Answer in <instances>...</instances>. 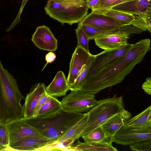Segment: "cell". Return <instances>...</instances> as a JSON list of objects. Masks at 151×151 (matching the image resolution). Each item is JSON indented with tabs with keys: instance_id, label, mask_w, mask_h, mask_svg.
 <instances>
[{
	"instance_id": "44dd1931",
	"label": "cell",
	"mask_w": 151,
	"mask_h": 151,
	"mask_svg": "<svg viewBox=\"0 0 151 151\" xmlns=\"http://www.w3.org/2000/svg\"><path fill=\"white\" fill-rule=\"evenodd\" d=\"M131 116V114H118L109 119L101 126L107 136L113 137L116 132L124 125V122Z\"/></svg>"
},
{
	"instance_id": "7a4b0ae2",
	"label": "cell",
	"mask_w": 151,
	"mask_h": 151,
	"mask_svg": "<svg viewBox=\"0 0 151 151\" xmlns=\"http://www.w3.org/2000/svg\"><path fill=\"white\" fill-rule=\"evenodd\" d=\"M24 97L17 81L0 60V122L7 123L23 117L21 101Z\"/></svg>"
},
{
	"instance_id": "cb8c5ba5",
	"label": "cell",
	"mask_w": 151,
	"mask_h": 151,
	"mask_svg": "<svg viewBox=\"0 0 151 151\" xmlns=\"http://www.w3.org/2000/svg\"><path fill=\"white\" fill-rule=\"evenodd\" d=\"M84 142H103L112 144L114 142V137L106 136L100 125L93 129L88 134L82 136Z\"/></svg>"
},
{
	"instance_id": "ba28073f",
	"label": "cell",
	"mask_w": 151,
	"mask_h": 151,
	"mask_svg": "<svg viewBox=\"0 0 151 151\" xmlns=\"http://www.w3.org/2000/svg\"><path fill=\"white\" fill-rule=\"evenodd\" d=\"M151 139V127L135 129L123 126L114 136V142L122 145Z\"/></svg>"
},
{
	"instance_id": "277c9868",
	"label": "cell",
	"mask_w": 151,
	"mask_h": 151,
	"mask_svg": "<svg viewBox=\"0 0 151 151\" xmlns=\"http://www.w3.org/2000/svg\"><path fill=\"white\" fill-rule=\"evenodd\" d=\"M85 0H47L45 7L47 14L62 24L78 23L87 15Z\"/></svg>"
},
{
	"instance_id": "ac0fdd59",
	"label": "cell",
	"mask_w": 151,
	"mask_h": 151,
	"mask_svg": "<svg viewBox=\"0 0 151 151\" xmlns=\"http://www.w3.org/2000/svg\"><path fill=\"white\" fill-rule=\"evenodd\" d=\"M83 24L101 29L123 26L119 22L104 15L92 12L80 22Z\"/></svg>"
},
{
	"instance_id": "8fae6325",
	"label": "cell",
	"mask_w": 151,
	"mask_h": 151,
	"mask_svg": "<svg viewBox=\"0 0 151 151\" xmlns=\"http://www.w3.org/2000/svg\"><path fill=\"white\" fill-rule=\"evenodd\" d=\"M91 55L77 45L72 55L67 78L69 88L75 83Z\"/></svg>"
},
{
	"instance_id": "52a82bcc",
	"label": "cell",
	"mask_w": 151,
	"mask_h": 151,
	"mask_svg": "<svg viewBox=\"0 0 151 151\" xmlns=\"http://www.w3.org/2000/svg\"><path fill=\"white\" fill-rule=\"evenodd\" d=\"M132 45L128 43L119 49L104 50L96 55H93V60L85 81L123 56L131 49Z\"/></svg>"
},
{
	"instance_id": "83f0119b",
	"label": "cell",
	"mask_w": 151,
	"mask_h": 151,
	"mask_svg": "<svg viewBox=\"0 0 151 151\" xmlns=\"http://www.w3.org/2000/svg\"><path fill=\"white\" fill-rule=\"evenodd\" d=\"M75 31L78 39V45L90 53L88 49L89 40L79 24Z\"/></svg>"
},
{
	"instance_id": "ffe728a7",
	"label": "cell",
	"mask_w": 151,
	"mask_h": 151,
	"mask_svg": "<svg viewBox=\"0 0 151 151\" xmlns=\"http://www.w3.org/2000/svg\"><path fill=\"white\" fill-rule=\"evenodd\" d=\"M92 12L102 14L119 22L122 26H130L135 19L132 14L109 8L97 9Z\"/></svg>"
},
{
	"instance_id": "d590c367",
	"label": "cell",
	"mask_w": 151,
	"mask_h": 151,
	"mask_svg": "<svg viewBox=\"0 0 151 151\" xmlns=\"http://www.w3.org/2000/svg\"><path fill=\"white\" fill-rule=\"evenodd\" d=\"M100 0H85L89 8L93 9L99 2Z\"/></svg>"
},
{
	"instance_id": "d4e9b609",
	"label": "cell",
	"mask_w": 151,
	"mask_h": 151,
	"mask_svg": "<svg viewBox=\"0 0 151 151\" xmlns=\"http://www.w3.org/2000/svg\"><path fill=\"white\" fill-rule=\"evenodd\" d=\"M62 109L60 101L56 97L49 95L46 102L40 109L35 116H41L50 114Z\"/></svg>"
},
{
	"instance_id": "9c48e42d",
	"label": "cell",
	"mask_w": 151,
	"mask_h": 151,
	"mask_svg": "<svg viewBox=\"0 0 151 151\" xmlns=\"http://www.w3.org/2000/svg\"><path fill=\"white\" fill-rule=\"evenodd\" d=\"M6 125L8 132L9 145L26 137L42 135L35 128L27 122L23 117L6 123Z\"/></svg>"
},
{
	"instance_id": "5b68a950",
	"label": "cell",
	"mask_w": 151,
	"mask_h": 151,
	"mask_svg": "<svg viewBox=\"0 0 151 151\" xmlns=\"http://www.w3.org/2000/svg\"><path fill=\"white\" fill-rule=\"evenodd\" d=\"M116 96L99 100L97 104L87 112L88 114L87 124L82 136L101 125L115 115L131 114L124 109L122 97Z\"/></svg>"
},
{
	"instance_id": "603a6c76",
	"label": "cell",
	"mask_w": 151,
	"mask_h": 151,
	"mask_svg": "<svg viewBox=\"0 0 151 151\" xmlns=\"http://www.w3.org/2000/svg\"><path fill=\"white\" fill-rule=\"evenodd\" d=\"M71 151H116L112 144L103 142H82L78 140L70 148Z\"/></svg>"
},
{
	"instance_id": "484cf974",
	"label": "cell",
	"mask_w": 151,
	"mask_h": 151,
	"mask_svg": "<svg viewBox=\"0 0 151 151\" xmlns=\"http://www.w3.org/2000/svg\"><path fill=\"white\" fill-rule=\"evenodd\" d=\"M93 55L91 54L88 62L84 66L80 74L76 78L75 83L69 88L70 90H81L84 82L89 67L93 60Z\"/></svg>"
},
{
	"instance_id": "3957f363",
	"label": "cell",
	"mask_w": 151,
	"mask_h": 151,
	"mask_svg": "<svg viewBox=\"0 0 151 151\" xmlns=\"http://www.w3.org/2000/svg\"><path fill=\"white\" fill-rule=\"evenodd\" d=\"M85 113L67 111L62 109L48 115L23 118L42 136L56 142Z\"/></svg>"
},
{
	"instance_id": "d6986e66",
	"label": "cell",
	"mask_w": 151,
	"mask_h": 151,
	"mask_svg": "<svg viewBox=\"0 0 151 151\" xmlns=\"http://www.w3.org/2000/svg\"><path fill=\"white\" fill-rule=\"evenodd\" d=\"M69 90L67 78L61 71L57 73L52 82L45 89L46 92L49 95L55 97L65 96Z\"/></svg>"
},
{
	"instance_id": "f1b7e54d",
	"label": "cell",
	"mask_w": 151,
	"mask_h": 151,
	"mask_svg": "<svg viewBox=\"0 0 151 151\" xmlns=\"http://www.w3.org/2000/svg\"><path fill=\"white\" fill-rule=\"evenodd\" d=\"M131 150L137 151H151V139L142 140L129 145Z\"/></svg>"
},
{
	"instance_id": "4dcf8cb0",
	"label": "cell",
	"mask_w": 151,
	"mask_h": 151,
	"mask_svg": "<svg viewBox=\"0 0 151 151\" xmlns=\"http://www.w3.org/2000/svg\"><path fill=\"white\" fill-rule=\"evenodd\" d=\"M29 0H23L21 4V6L16 17L15 18L14 21L11 24L10 26L6 30V31L9 32L16 25L20 22V17L23 10L24 7L25 6V4H26L27 2Z\"/></svg>"
},
{
	"instance_id": "7c38bea8",
	"label": "cell",
	"mask_w": 151,
	"mask_h": 151,
	"mask_svg": "<svg viewBox=\"0 0 151 151\" xmlns=\"http://www.w3.org/2000/svg\"><path fill=\"white\" fill-rule=\"evenodd\" d=\"M32 40L35 45L41 50L54 51L57 48V39L50 28L45 25L37 27L32 36Z\"/></svg>"
},
{
	"instance_id": "8992f818",
	"label": "cell",
	"mask_w": 151,
	"mask_h": 151,
	"mask_svg": "<svg viewBox=\"0 0 151 151\" xmlns=\"http://www.w3.org/2000/svg\"><path fill=\"white\" fill-rule=\"evenodd\" d=\"M94 94L81 90H71L60 101L64 110L70 112L82 113L88 112L97 104L99 101L95 98Z\"/></svg>"
},
{
	"instance_id": "7402d4cb",
	"label": "cell",
	"mask_w": 151,
	"mask_h": 151,
	"mask_svg": "<svg viewBox=\"0 0 151 151\" xmlns=\"http://www.w3.org/2000/svg\"><path fill=\"white\" fill-rule=\"evenodd\" d=\"M124 126L135 129L151 127V106L134 117L124 122Z\"/></svg>"
},
{
	"instance_id": "d6a6232c",
	"label": "cell",
	"mask_w": 151,
	"mask_h": 151,
	"mask_svg": "<svg viewBox=\"0 0 151 151\" xmlns=\"http://www.w3.org/2000/svg\"><path fill=\"white\" fill-rule=\"evenodd\" d=\"M116 0H100L92 10L109 7Z\"/></svg>"
},
{
	"instance_id": "836d02e7",
	"label": "cell",
	"mask_w": 151,
	"mask_h": 151,
	"mask_svg": "<svg viewBox=\"0 0 151 151\" xmlns=\"http://www.w3.org/2000/svg\"><path fill=\"white\" fill-rule=\"evenodd\" d=\"M142 88L147 94L151 95V78L147 77L142 85Z\"/></svg>"
},
{
	"instance_id": "4316f807",
	"label": "cell",
	"mask_w": 151,
	"mask_h": 151,
	"mask_svg": "<svg viewBox=\"0 0 151 151\" xmlns=\"http://www.w3.org/2000/svg\"><path fill=\"white\" fill-rule=\"evenodd\" d=\"M131 25L142 30L143 31L151 32V13L139 17H135Z\"/></svg>"
},
{
	"instance_id": "6da1fadb",
	"label": "cell",
	"mask_w": 151,
	"mask_h": 151,
	"mask_svg": "<svg viewBox=\"0 0 151 151\" xmlns=\"http://www.w3.org/2000/svg\"><path fill=\"white\" fill-rule=\"evenodd\" d=\"M151 50L150 40H141L117 60L86 80L81 90L95 94L106 88L121 83Z\"/></svg>"
},
{
	"instance_id": "4fadbf2b",
	"label": "cell",
	"mask_w": 151,
	"mask_h": 151,
	"mask_svg": "<svg viewBox=\"0 0 151 151\" xmlns=\"http://www.w3.org/2000/svg\"><path fill=\"white\" fill-rule=\"evenodd\" d=\"M88 114L85 113L83 117L56 142V145L62 146L64 150H68L74 142L82 136V134L86 127Z\"/></svg>"
},
{
	"instance_id": "1f68e13d",
	"label": "cell",
	"mask_w": 151,
	"mask_h": 151,
	"mask_svg": "<svg viewBox=\"0 0 151 151\" xmlns=\"http://www.w3.org/2000/svg\"><path fill=\"white\" fill-rule=\"evenodd\" d=\"M49 96V95L45 92L41 96L35 108L33 116H36L40 109L46 102Z\"/></svg>"
},
{
	"instance_id": "8d00e7d4",
	"label": "cell",
	"mask_w": 151,
	"mask_h": 151,
	"mask_svg": "<svg viewBox=\"0 0 151 151\" xmlns=\"http://www.w3.org/2000/svg\"><path fill=\"white\" fill-rule=\"evenodd\" d=\"M6 149V148L1 147L0 146V151L5 150Z\"/></svg>"
},
{
	"instance_id": "9a60e30c",
	"label": "cell",
	"mask_w": 151,
	"mask_h": 151,
	"mask_svg": "<svg viewBox=\"0 0 151 151\" xmlns=\"http://www.w3.org/2000/svg\"><path fill=\"white\" fill-rule=\"evenodd\" d=\"M46 87L43 83H39L33 85L25 99L23 107V118L33 116L41 96L46 92Z\"/></svg>"
},
{
	"instance_id": "30bf717a",
	"label": "cell",
	"mask_w": 151,
	"mask_h": 151,
	"mask_svg": "<svg viewBox=\"0 0 151 151\" xmlns=\"http://www.w3.org/2000/svg\"><path fill=\"white\" fill-rule=\"evenodd\" d=\"M55 145V141L40 135L23 139L10 145L9 147L20 151H43Z\"/></svg>"
},
{
	"instance_id": "2e32d148",
	"label": "cell",
	"mask_w": 151,
	"mask_h": 151,
	"mask_svg": "<svg viewBox=\"0 0 151 151\" xmlns=\"http://www.w3.org/2000/svg\"><path fill=\"white\" fill-rule=\"evenodd\" d=\"M109 8L139 17L151 13V0H133Z\"/></svg>"
},
{
	"instance_id": "f546056e",
	"label": "cell",
	"mask_w": 151,
	"mask_h": 151,
	"mask_svg": "<svg viewBox=\"0 0 151 151\" xmlns=\"http://www.w3.org/2000/svg\"><path fill=\"white\" fill-rule=\"evenodd\" d=\"M0 146L6 148L9 147V139L6 124L0 122Z\"/></svg>"
},
{
	"instance_id": "e575fe53",
	"label": "cell",
	"mask_w": 151,
	"mask_h": 151,
	"mask_svg": "<svg viewBox=\"0 0 151 151\" xmlns=\"http://www.w3.org/2000/svg\"><path fill=\"white\" fill-rule=\"evenodd\" d=\"M56 58V56L55 54L50 51L47 53L45 56V60L47 62V63L44 66L43 69L45 68V66L47 65L48 63H51L53 62L55 59Z\"/></svg>"
},
{
	"instance_id": "e0dca14e",
	"label": "cell",
	"mask_w": 151,
	"mask_h": 151,
	"mask_svg": "<svg viewBox=\"0 0 151 151\" xmlns=\"http://www.w3.org/2000/svg\"><path fill=\"white\" fill-rule=\"evenodd\" d=\"M130 35L127 34H114L100 35L96 37V45L104 50L119 49L127 45Z\"/></svg>"
},
{
	"instance_id": "74e56055",
	"label": "cell",
	"mask_w": 151,
	"mask_h": 151,
	"mask_svg": "<svg viewBox=\"0 0 151 151\" xmlns=\"http://www.w3.org/2000/svg\"></svg>"
},
{
	"instance_id": "5bb4252c",
	"label": "cell",
	"mask_w": 151,
	"mask_h": 151,
	"mask_svg": "<svg viewBox=\"0 0 151 151\" xmlns=\"http://www.w3.org/2000/svg\"><path fill=\"white\" fill-rule=\"evenodd\" d=\"M79 24L89 40H94L96 37L102 35L121 34L130 35L140 34L143 32L141 29L133 26H124L114 28L101 29L84 25L81 22Z\"/></svg>"
}]
</instances>
